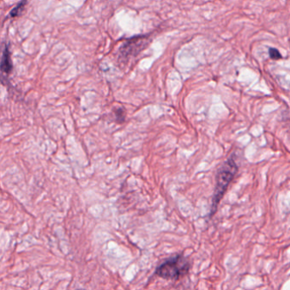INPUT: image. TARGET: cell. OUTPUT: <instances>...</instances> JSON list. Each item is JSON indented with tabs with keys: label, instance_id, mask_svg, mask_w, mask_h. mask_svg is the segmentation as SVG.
Instances as JSON below:
<instances>
[{
	"label": "cell",
	"instance_id": "cell-7",
	"mask_svg": "<svg viewBox=\"0 0 290 290\" xmlns=\"http://www.w3.org/2000/svg\"><path fill=\"white\" fill-rule=\"evenodd\" d=\"M77 290H85V289H77Z\"/></svg>",
	"mask_w": 290,
	"mask_h": 290
},
{
	"label": "cell",
	"instance_id": "cell-5",
	"mask_svg": "<svg viewBox=\"0 0 290 290\" xmlns=\"http://www.w3.org/2000/svg\"><path fill=\"white\" fill-rule=\"evenodd\" d=\"M26 5H27V2L23 1V2H21V3L18 4L17 6H15V7L11 10V12H10V16L14 18V17L19 16L20 14L22 13V11L24 10V7Z\"/></svg>",
	"mask_w": 290,
	"mask_h": 290
},
{
	"label": "cell",
	"instance_id": "cell-6",
	"mask_svg": "<svg viewBox=\"0 0 290 290\" xmlns=\"http://www.w3.org/2000/svg\"><path fill=\"white\" fill-rule=\"evenodd\" d=\"M269 56H270V58L271 60H274V61H277V60L282 59V57L281 53H280L279 51L277 49L275 48H269Z\"/></svg>",
	"mask_w": 290,
	"mask_h": 290
},
{
	"label": "cell",
	"instance_id": "cell-4",
	"mask_svg": "<svg viewBox=\"0 0 290 290\" xmlns=\"http://www.w3.org/2000/svg\"><path fill=\"white\" fill-rule=\"evenodd\" d=\"M12 70V63H11V53L9 51L8 46L6 45L4 49L2 62H1V71L2 73L8 75Z\"/></svg>",
	"mask_w": 290,
	"mask_h": 290
},
{
	"label": "cell",
	"instance_id": "cell-2",
	"mask_svg": "<svg viewBox=\"0 0 290 290\" xmlns=\"http://www.w3.org/2000/svg\"><path fill=\"white\" fill-rule=\"evenodd\" d=\"M190 262L182 255H177L164 261L156 269L157 276L166 280H179L188 273Z\"/></svg>",
	"mask_w": 290,
	"mask_h": 290
},
{
	"label": "cell",
	"instance_id": "cell-3",
	"mask_svg": "<svg viewBox=\"0 0 290 290\" xmlns=\"http://www.w3.org/2000/svg\"><path fill=\"white\" fill-rule=\"evenodd\" d=\"M146 37H137L128 41L120 49V56L122 57H129L133 55L137 54L142 50L146 43H148Z\"/></svg>",
	"mask_w": 290,
	"mask_h": 290
},
{
	"label": "cell",
	"instance_id": "cell-1",
	"mask_svg": "<svg viewBox=\"0 0 290 290\" xmlns=\"http://www.w3.org/2000/svg\"><path fill=\"white\" fill-rule=\"evenodd\" d=\"M237 171L238 166L236 164L234 154L226 159L220 167V169H218L217 175L215 178V191L213 195L210 216L215 215L220 200L223 198L224 194H226L229 185L231 184Z\"/></svg>",
	"mask_w": 290,
	"mask_h": 290
}]
</instances>
